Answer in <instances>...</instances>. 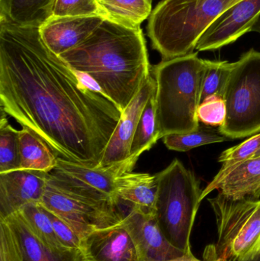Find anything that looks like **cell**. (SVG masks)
<instances>
[{"mask_svg": "<svg viewBox=\"0 0 260 261\" xmlns=\"http://www.w3.org/2000/svg\"><path fill=\"white\" fill-rule=\"evenodd\" d=\"M215 190L219 194L235 200L259 199L260 156L230 167H221L212 182L201 192V200Z\"/></svg>", "mask_w": 260, "mask_h": 261, "instance_id": "5bb4252c", "label": "cell"}, {"mask_svg": "<svg viewBox=\"0 0 260 261\" xmlns=\"http://www.w3.org/2000/svg\"><path fill=\"white\" fill-rule=\"evenodd\" d=\"M260 156V149L259 150H258L257 152H256V154L254 155V156ZM254 156H253V158H254Z\"/></svg>", "mask_w": 260, "mask_h": 261, "instance_id": "d590c367", "label": "cell"}, {"mask_svg": "<svg viewBox=\"0 0 260 261\" xmlns=\"http://www.w3.org/2000/svg\"><path fill=\"white\" fill-rule=\"evenodd\" d=\"M161 261H208L206 260V259H203V260H199V259L196 258V257L194 256L193 253L189 252L186 253V254H183L181 257H176V258L169 259V260H161Z\"/></svg>", "mask_w": 260, "mask_h": 261, "instance_id": "d6a6232c", "label": "cell"}, {"mask_svg": "<svg viewBox=\"0 0 260 261\" xmlns=\"http://www.w3.org/2000/svg\"><path fill=\"white\" fill-rule=\"evenodd\" d=\"M1 110L60 158L96 167L122 118L46 45L39 28L0 21Z\"/></svg>", "mask_w": 260, "mask_h": 261, "instance_id": "6da1fadb", "label": "cell"}, {"mask_svg": "<svg viewBox=\"0 0 260 261\" xmlns=\"http://www.w3.org/2000/svg\"><path fill=\"white\" fill-rule=\"evenodd\" d=\"M155 92L145 106L139 119L131 142L129 156L139 159L143 152L152 148L157 141L161 138L156 111Z\"/></svg>", "mask_w": 260, "mask_h": 261, "instance_id": "7402d4cb", "label": "cell"}, {"mask_svg": "<svg viewBox=\"0 0 260 261\" xmlns=\"http://www.w3.org/2000/svg\"><path fill=\"white\" fill-rule=\"evenodd\" d=\"M260 15V0H241L221 14L201 35L198 51L218 50L251 32Z\"/></svg>", "mask_w": 260, "mask_h": 261, "instance_id": "30bf717a", "label": "cell"}, {"mask_svg": "<svg viewBox=\"0 0 260 261\" xmlns=\"http://www.w3.org/2000/svg\"><path fill=\"white\" fill-rule=\"evenodd\" d=\"M241 0H161L148 18V35L163 60L193 53L208 28Z\"/></svg>", "mask_w": 260, "mask_h": 261, "instance_id": "277c9868", "label": "cell"}, {"mask_svg": "<svg viewBox=\"0 0 260 261\" xmlns=\"http://www.w3.org/2000/svg\"><path fill=\"white\" fill-rule=\"evenodd\" d=\"M6 116V113L2 110L0 118V173L19 170L21 164L20 130L9 125Z\"/></svg>", "mask_w": 260, "mask_h": 261, "instance_id": "cb8c5ba5", "label": "cell"}, {"mask_svg": "<svg viewBox=\"0 0 260 261\" xmlns=\"http://www.w3.org/2000/svg\"><path fill=\"white\" fill-rule=\"evenodd\" d=\"M138 158L128 159L105 167H91L67 161L58 156L53 172L66 178L72 184L90 193L102 202L119 206L116 196V181L127 173L133 172Z\"/></svg>", "mask_w": 260, "mask_h": 261, "instance_id": "9c48e42d", "label": "cell"}, {"mask_svg": "<svg viewBox=\"0 0 260 261\" xmlns=\"http://www.w3.org/2000/svg\"><path fill=\"white\" fill-rule=\"evenodd\" d=\"M122 224L134 240L143 261L169 260L186 254L166 239L156 215L131 210L124 216Z\"/></svg>", "mask_w": 260, "mask_h": 261, "instance_id": "7c38bea8", "label": "cell"}, {"mask_svg": "<svg viewBox=\"0 0 260 261\" xmlns=\"http://www.w3.org/2000/svg\"><path fill=\"white\" fill-rule=\"evenodd\" d=\"M40 204L68 224L81 241L94 230L118 225L125 216L116 205L77 193L51 173Z\"/></svg>", "mask_w": 260, "mask_h": 261, "instance_id": "ba28073f", "label": "cell"}, {"mask_svg": "<svg viewBox=\"0 0 260 261\" xmlns=\"http://www.w3.org/2000/svg\"><path fill=\"white\" fill-rule=\"evenodd\" d=\"M198 120L210 126L221 127L225 122L227 107L223 98L212 96L201 102L198 109Z\"/></svg>", "mask_w": 260, "mask_h": 261, "instance_id": "f546056e", "label": "cell"}, {"mask_svg": "<svg viewBox=\"0 0 260 261\" xmlns=\"http://www.w3.org/2000/svg\"><path fill=\"white\" fill-rule=\"evenodd\" d=\"M227 140L228 138L219 132L209 127H199L198 130L189 133L170 134L163 138L168 149L180 152L189 151L200 146L224 142Z\"/></svg>", "mask_w": 260, "mask_h": 261, "instance_id": "d4e9b609", "label": "cell"}, {"mask_svg": "<svg viewBox=\"0 0 260 261\" xmlns=\"http://www.w3.org/2000/svg\"><path fill=\"white\" fill-rule=\"evenodd\" d=\"M18 236L25 261H83L80 250L53 249L41 242L19 212L6 218Z\"/></svg>", "mask_w": 260, "mask_h": 261, "instance_id": "ac0fdd59", "label": "cell"}, {"mask_svg": "<svg viewBox=\"0 0 260 261\" xmlns=\"http://www.w3.org/2000/svg\"><path fill=\"white\" fill-rule=\"evenodd\" d=\"M18 212L34 234L46 245L53 249H67L58 240L51 219L43 205L32 202L24 205Z\"/></svg>", "mask_w": 260, "mask_h": 261, "instance_id": "603a6c76", "label": "cell"}, {"mask_svg": "<svg viewBox=\"0 0 260 261\" xmlns=\"http://www.w3.org/2000/svg\"><path fill=\"white\" fill-rule=\"evenodd\" d=\"M0 261H25L18 236L6 219H0Z\"/></svg>", "mask_w": 260, "mask_h": 261, "instance_id": "83f0119b", "label": "cell"}, {"mask_svg": "<svg viewBox=\"0 0 260 261\" xmlns=\"http://www.w3.org/2000/svg\"><path fill=\"white\" fill-rule=\"evenodd\" d=\"M244 261H260V242L253 254L247 260Z\"/></svg>", "mask_w": 260, "mask_h": 261, "instance_id": "836d02e7", "label": "cell"}, {"mask_svg": "<svg viewBox=\"0 0 260 261\" xmlns=\"http://www.w3.org/2000/svg\"><path fill=\"white\" fill-rule=\"evenodd\" d=\"M53 0H0V21L39 28L51 17Z\"/></svg>", "mask_w": 260, "mask_h": 261, "instance_id": "d6986e66", "label": "cell"}, {"mask_svg": "<svg viewBox=\"0 0 260 261\" xmlns=\"http://www.w3.org/2000/svg\"><path fill=\"white\" fill-rule=\"evenodd\" d=\"M60 57L75 72L91 78L98 91L122 113L151 76L140 26L130 27L108 18L83 42Z\"/></svg>", "mask_w": 260, "mask_h": 261, "instance_id": "7a4b0ae2", "label": "cell"}, {"mask_svg": "<svg viewBox=\"0 0 260 261\" xmlns=\"http://www.w3.org/2000/svg\"><path fill=\"white\" fill-rule=\"evenodd\" d=\"M51 16L105 18V12L98 0H53Z\"/></svg>", "mask_w": 260, "mask_h": 261, "instance_id": "4316f807", "label": "cell"}, {"mask_svg": "<svg viewBox=\"0 0 260 261\" xmlns=\"http://www.w3.org/2000/svg\"><path fill=\"white\" fill-rule=\"evenodd\" d=\"M225 122L218 128L228 139L260 132V52L250 49L234 62L224 93Z\"/></svg>", "mask_w": 260, "mask_h": 261, "instance_id": "8992f818", "label": "cell"}, {"mask_svg": "<svg viewBox=\"0 0 260 261\" xmlns=\"http://www.w3.org/2000/svg\"><path fill=\"white\" fill-rule=\"evenodd\" d=\"M259 149L260 133L223 151L218 158V162L222 163L223 167H230L253 158Z\"/></svg>", "mask_w": 260, "mask_h": 261, "instance_id": "f1b7e54d", "label": "cell"}, {"mask_svg": "<svg viewBox=\"0 0 260 261\" xmlns=\"http://www.w3.org/2000/svg\"><path fill=\"white\" fill-rule=\"evenodd\" d=\"M83 261H143L122 222L90 232L81 241Z\"/></svg>", "mask_w": 260, "mask_h": 261, "instance_id": "4fadbf2b", "label": "cell"}, {"mask_svg": "<svg viewBox=\"0 0 260 261\" xmlns=\"http://www.w3.org/2000/svg\"><path fill=\"white\" fill-rule=\"evenodd\" d=\"M233 66L234 63L228 61L206 60V69L201 85V102L212 96H218L224 99Z\"/></svg>", "mask_w": 260, "mask_h": 261, "instance_id": "484cf974", "label": "cell"}, {"mask_svg": "<svg viewBox=\"0 0 260 261\" xmlns=\"http://www.w3.org/2000/svg\"><path fill=\"white\" fill-rule=\"evenodd\" d=\"M50 173L33 170L0 173V219H6L27 204L41 203Z\"/></svg>", "mask_w": 260, "mask_h": 261, "instance_id": "8fae6325", "label": "cell"}, {"mask_svg": "<svg viewBox=\"0 0 260 261\" xmlns=\"http://www.w3.org/2000/svg\"><path fill=\"white\" fill-rule=\"evenodd\" d=\"M19 144L21 170L50 173L56 167L57 155L41 137L27 127L20 130Z\"/></svg>", "mask_w": 260, "mask_h": 261, "instance_id": "ffe728a7", "label": "cell"}, {"mask_svg": "<svg viewBox=\"0 0 260 261\" xmlns=\"http://www.w3.org/2000/svg\"><path fill=\"white\" fill-rule=\"evenodd\" d=\"M156 176V217L160 228L174 246L192 252L191 234L201 202L199 182L178 159Z\"/></svg>", "mask_w": 260, "mask_h": 261, "instance_id": "5b68a950", "label": "cell"}, {"mask_svg": "<svg viewBox=\"0 0 260 261\" xmlns=\"http://www.w3.org/2000/svg\"><path fill=\"white\" fill-rule=\"evenodd\" d=\"M157 176L148 173H127L116 181V196L119 202L143 214L156 215Z\"/></svg>", "mask_w": 260, "mask_h": 261, "instance_id": "e0dca14e", "label": "cell"}, {"mask_svg": "<svg viewBox=\"0 0 260 261\" xmlns=\"http://www.w3.org/2000/svg\"><path fill=\"white\" fill-rule=\"evenodd\" d=\"M104 19L99 16H51L40 26L39 33L47 47L61 56L83 42Z\"/></svg>", "mask_w": 260, "mask_h": 261, "instance_id": "2e32d148", "label": "cell"}, {"mask_svg": "<svg viewBox=\"0 0 260 261\" xmlns=\"http://www.w3.org/2000/svg\"><path fill=\"white\" fill-rule=\"evenodd\" d=\"M156 90V81L150 76L126 110L105 148L98 167H105L128 159L131 142L145 106Z\"/></svg>", "mask_w": 260, "mask_h": 261, "instance_id": "9a60e30c", "label": "cell"}, {"mask_svg": "<svg viewBox=\"0 0 260 261\" xmlns=\"http://www.w3.org/2000/svg\"><path fill=\"white\" fill-rule=\"evenodd\" d=\"M105 18L130 27H139L149 18L153 0H98Z\"/></svg>", "mask_w": 260, "mask_h": 261, "instance_id": "44dd1931", "label": "cell"}, {"mask_svg": "<svg viewBox=\"0 0 260 261\" xmlns=\"http://www.w3.org/2000/svg\"><path fill=\"white\" fill-rule=\"evenodd\" d=\"M203 259L208 261H229L227 259L220 257L217 253L215 245H209L205 248Z\"/></svg>", "mask_w": 260, "mask_h": 261, "instance_id": "1f68e13d", "label": "cell"}, {"mask_svg": "<svg viewBox=\"0 0 260 261\" xmlns=\"http://www.w3.org/2000/svg\"><path fill=\"white\" fill-rule=\"evenodd\" d=\"M46 210L51 219L55 234L63 247L67 249L80 250L81 239L73 231V228L61 218L58 217L51 212Z\"/></svg>", "mask_w": 260, "mask_h": 261, "instance_id": "4dcf8cb0", "label": "cell"}, {"mask_svg": "<svg viewBox=\"0 0 260 261\" xmlns=\"http://www.w3.org/2000/svg\"><path fill=\"white\" fill-rule=\"evenodd\" d=\"M206 60L198 53L163 60L154 67L155 102L160 137L199 128L198 109Z\"/></svg>", "mask_w": 260, "mask_h": 261, "instance_id": "3957f363", "label": "cell"}, {"mask_svg": "<svg viewBox=\"0 0 260 261\" xmlns=\"http://www.w3.org/2000/svg\"><path fill=\"white\" fill-rule=\"evenodd\" d=\"M251 32H257V33L260 34V15L258 17L256 22L253 24V27L251 29Z\"/></svg>", "mask_w": 260, "mask_h": 261, "instance_id": "e575fe53", "label": "cell"}, {"mask_svg": "<svg viewBox=\"0 0 260 261\" xmlns=\"http://www.w3.org/2000/svg\"><path fill=\"white\" fill-rule=\"evenodd\" d=\"M208 201L216 221L218 256L247 260L260 242V199L235 200L218 193Z\"/></svg>", "mask_w": 260, "mask_h": 261, "instance_id": "52a82bcc", "label": "cell"}]
</instances>
